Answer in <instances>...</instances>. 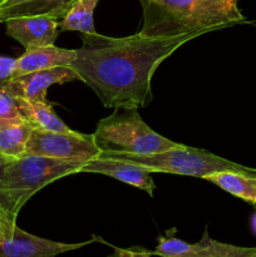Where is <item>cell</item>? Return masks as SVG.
Instances as JSON below:
<instances>
[{"instance_id": "5b68a950", "label": "cell", "mask_w": 256, "mask_h": 257, "mask_svg": "<svg viewBox=\"0 0 256 257\" xmlns=\"http://www.w3.org/2000/svg\"><path fill=\"white\" fill-rule=\"evenodd\" d=\"M98 157L114 158L145 167L150 172H165L173 175L205 178L216 172L233 171L256 176V168L228 161L202 148L178 145L171 150L152 155H130V153L100 152Z\"/></svg>"}, {"instance_id": "44dd1931", "label": "cell", "mask_w": 256, "mask_h": 257, "mask_svg": "<svg viewBox=\"0 0 256 257\" xmlns=\"http://www.w3.org/2000/svg\"><path fill=\"white\" fill-rule=\"evenodd\" d=\"M15 226H17V222L10 221L9 218L0 211V238L5 237V236H9L10 233L13 232Z\"/></svg>"}, {"instance_id": "8992f818", "label": "cell", "mask_w": 256, "mask_h": 257, "mask_svg": "<svg viewBox=\"0 0 256 257\" xmlns=\"http://www.w3.org/2000/svg\"><path fill=\"white\" fill-rule=\"evenodd\" d=\"M99 148L95 146L93 135L73 131L70 133L48 132L33 130L27 146V155L43 156L63 161L88 162L98 157Z\"/></svg>"}, {"instance_id": "9a60e30c", "label": "cell", "mask_w": 256, "mask_h": 257, "mask_svg": "<svg viewBox=\"0 0 256 257\" xmlns=\"http://www.w3.org/2000/svg\"><path fill=\"white\" fill-rule=\"evenodd\" d=\"M32 131L24 117L0 123V153L7 160L24 157Z\"/></svg>"}, {"instance_id": "7a4b0ae2", "label": "cell", "mask_w": 256, "mask_h": 257, "mask_svg": "<svg viewBox=\"0 0 256 257\" xmlns=\"http://www.w3.org/2000/svg\"><path fill=\"white\" fill-rule=\"evenodd\" d=\"M240 0H140L146 37L173 38L185 34L250 24L238 8Z\"/></svg>"}, {"instance_id": "ffe728a7", "label": "cell", "mask_w": 256, "mask_h": 257, "mask_svg": "<svg viewBox=\"0 0 256 257\" xmlns=\"http://www.w3.org/2000/svg\"><path fill=\"white\" fill-rule=\"evenodd\" d=\"M153 252L142 247L132 248H114V252L109 257H152Z\"/></svg>"}, {"instance_id": "6da1fadb", "label": "cell", "mask_w": 256, "mask_h": 257, "mask_svg": "<svg viewBox=\"0 0 256 257\" xmlns=\"http://www.w3.org/2000/svg\"><path fill=\"white\" fill-rule=\"evenodd\" d=\"M201 33L153 38L136 33L113 38L82 34L70 68L98 95L104 107L145 108L152 102L151 80L158 65Z\"/></svg>"}, {"instance_id": "30bf717a", "label": "cell", "mask_w": 256, "mask_h": 257, "mask_svg": "<svg viewBox=\"0 0 256 257\" xmlns=\"http://www.w3.org/2000/svg\"><path fill=\"white\" fill-rule=\"evenodd\" d=\"M60 20L53 17L15 18L5 22L7 35L27 49L54 45L59 34Z\"/></svg>"}, {"instance_id": "cb8c5ba5", "label": "cell", "mask_w": 256, "mask_h": 257, "mask_svg": "<svg viewBox=\"0 0 256 257\" xmlns=\"http://www.w3.org/2000/svg\"><path fill=\"white\" fill-rule=\"evenodd\" d=\"M255 257H256V256H255Z\"/></svg>"}, {"instance_id": "52a82bcc", "label": "cell", "mask_w": 256, "mask_h": 257, "mask_svg": "<svg viewBox=\"0 0 256 257\" xmlns=\"http://www.w3.org/2000/svg\"><path fill=\"white\" fill-rule=\"evenodd\" d=\"M152 252L153 256L160 257H255L256 247L216 241L208 236L206 228L201 241L196 243H188L168 233L166 237H158V245Z\"/></svg>"}, {"instance_id": "ac0fdd59", "label": "cell", "mask_w": 256, "mask_h": 257, "mask_svg": "<svg viewBox=\"0 0 256 257\" xmlns=\"http://www.w3.org/2000/svg\"><path fill=\"white\" fill-rule=\"evenodd\" d=\"M23 117L18 107L17 98L0 88V123Z\"/></svg>"}, {"instance_id": "5bb4252c", "label": "cell", "mask_w": 256, "mask_h": 257, "mask_svg": "<svg viewBox=\"0 0 256 257\" xmlns=\"http://www.w3.org/2000/svg\"><path fill=\"white\" fill-rule=\"evenodd\" d=\"M18 107L23 117L29 122L33 130L48 131V132L70 133L74 130L68 127L53 109L49 102L19 99L17 98Z\"/></svg>"}, {"instance_id": "8fae6325", "label": "cell", "mask_w": 256, "mask_h": 257, "mask_svg": "<svg viewBox=\"0 0 256 257\" xmlns=\"http://www.w3.org/2000/svg\"><path fill=\"white\" fill-rule=\"evenodd\" d=\"M79 172L99 173V175L115 178V180L122 181V182L133 186L138 190L145 191L151 197H153V191L156 188L155 181L152 178V172L147 171L142 166L114 160V158H93L82 166Z\"/></svg>"}, {"instance_id": "2e32d148", "label": "cell", "mask_w": 256, "mask_h": 257, "mask_svg": "<svg viewBox=\"0 0 256 257\" xmlns=\"http://www.w3.org/2000/svg\"><path fill=\"white\" fill-rule=\"evenodd\" d=\"M203 180L218 186L221 190L256 206V176L233 171H223L207 176Z\"/></svg>"}, {"instance_id": "e0dca14e", "label": "cell", "mask_w": 256, "mask_h": 257, "mask_svg": "<svg viewBox=\"0 0 256 257\" xmlns=\"http://www.w3.org/2000/svg\"><path fill=\"white\" fill-rule=\"evenodd\" d=\"M99 0H75L65 17L60 20V32H80L82 34H95L93 14Z\"/></svg>"}, {"instance_id": "d6986e66", "label": "cell", "mask_w": 256, "mask_h": 257, "mask_svg": "<svg viewBox=\"0 0 256 257\" xmlns=\"http://www.w3.org/2000/svg\"><path fill=\"white\" fill-rule=\"evenodd\" d=\"M17 68V58L0 55V87L13 78Z\"/></svg>"}, {"instance_id": "277c9868", "label": "cell", "mask_w": 256, "mask_h": 257, "mask_svg": "<svg viewBox=\"0 0 256 257\" xmlns=\"http://www.w3.org/2000/svg\"><path fill=\"white\" fill-rule=\"evenodd\" d=\"M93 138L100 152L130 155H152L180 145L148 127L135 107L114 108L112 114L99 120Z\"/></svg>"}, {"instance_id": "ba28073f", "label": "cell", "mask_w": 256, "mask_h": 257, "mask_svg": "<svg viewBox=\"0 0 256 257\" xmlns=\"http://www.w3.org/2000/svg\"><path fill=\"white\" fill-rule=\"evenodd\" d=\"M100 241L99 237L80 243H63L28 233L15 226L9 236L0 238V257H57Z\"/></svg>"}, {"instance_id": "9c48e42d", "label": "cell", "mask_w": 256, "mask_h": 257, "mask_svg": "<svg viewBox=\"0 0 256 257\" xmlns=\"http://www.w3.org/2000/svg\"><path fill=\"white\" fill-rule=\"evenodd\" d=\"M77 79L79 80V77L70 67H58L13 78L0 88L19 99L48 102L47 93L52 85L64 84Z\"/></svg>"}, {"instance_id": "603a6c76", "label": "cell", "mask_w": 256, "mask_h": 257, "mask_svg": "<svg viewBox=\"0 0 256 257\" xmlns=\"http://www.w3.org/2000/svg\"><path fill=\"white\" fill-rule=\"evenodd\" d=\"M253 228H255V231H256V216H255V218H253Z\"/></svg>"}, {"instance_id": "4fadbf2b", "label": "cell", "mask_w": 256, "mask_h": 257, "mask_svg": "<svg viewBox=\"0 0 256 257\" xmlns=\"http://www.w3.org/2000/svg\"><path fill=\"white\" fill-rule=\"evenodd\" d=\"M75 58V49H64L55 45L27 49L17 58V68L13 78L58 67H70ZM12 78V79H13Z\"/></svg>"}, {"instance_id": "7402d4cb", "label": "cell", "mask_w": 256, "mask_h": 257, "mask_svg": "<svg viewBox=\"0 0 256 257\" xmlns=\"http://www.w3.org/2000/svg\"><path fill=\"white\" fill-rule=\"evenodd\" d=\"M8 161H9V160H7V158H5L4 156H3L2 153H0V177H2V175H3V170H4L5 163H7Z\"/></svg>"}, {"instance_id": "3957f363", "label": "cell", "mask_w": 256, "mask_h": 257, "mask_svg": "<svg viewBox=\"0 0 256 257\" xmlns=\"http://www.w3.org/2000/svg\"><path fill=\"white\" fill-rule=\"evenodd\" d=\"M85 162L27 155L5 163L0 177V211L17 222L23 206L42 188L79 172Z\"/></svg>"}, {"instance_id": "7c38bea8", "label": "cell", "mask_w": 256, "mask_h": 257, "mask_svg": "<svg viewBox=\"0 0 256 257\" xmlns=\"http://www.w3.org/2000/svg\"><path fill=\"white\" fill-rule=\"evenodd\" d=\"M75 0H0V23L15 18L53 17L62 20Z\"/></svg>"}]
</instances>
